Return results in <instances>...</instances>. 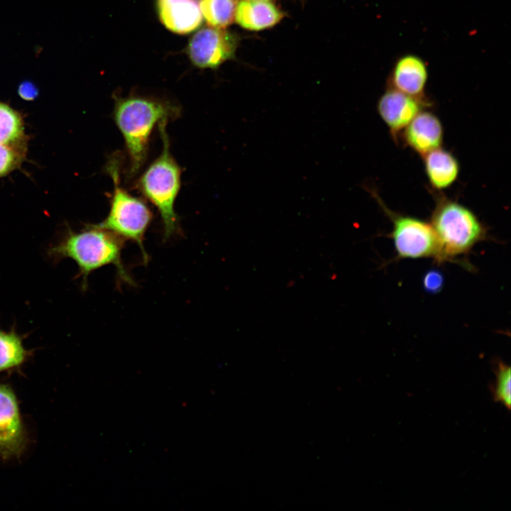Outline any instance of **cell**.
<instances>
[{
	"instance_id": "3957f363",
	"label": "cell",
	"mask_w": 511,
	"mask_h": 511,
	"mask_svg": "<svg viewBox=\"0 0 511 511\" xmlns=\"http://www.w3.org/2000/svg\"><path fill=\"white\" fill-rule=\"evenodd\" d=\"M167 122L163 121L158 125L163 142L162 152L143 172L137 182L138 188L160 213L164 240L180 232L178 216L174 205L181 186V168L170 151Z\"/></svg>"
},
{
	"instance_id": "8fae6325",
	"label": "cell",
	"mask_w": 511,
	"mask_h": 511,
	"mask_svg": "<svg viewBox=\"0 0 511 511\" xmlns=\"http://www.w3.org/2000/svg\"><path fill=\"white\" fill-rule=\"evenodd\" d=\"M428 70L419 57L408 54L395 62L390 79V87L417 99L424 100Z\"/></svg>"
},
{
	"instance_id": "2e32d148",
	"label": "cell",
	"mask_w": 511,
	"mask_h": 511,
	"mask_svg": "<svg viewBox=\"0 0 511 511\" xmlns=\"http://www.w3.org/2000/svg\"><path fill=\"white\" fill-rule=\"evenodd\" d=\"M236 0H199L200 10L207 24L224 28L230 25L235 16Z\"/></svg>"
},
{
	"instance_id": "7c38bea8",
	"label": "cell",
	"mask_w": 511,
	"mask_h": 511,
	"mask_svg": "<svg viewBox=\"0 0 511 511\" xmlns=\"http://www.w3.org/2000/svg\"><path fill=\"white\" fill-rule=\"evenodd\" d=\"M158 9L161 22L176 33L192 32L202 21L199 0H158Z\"/></svg>"
},
{
	"instance_id": "44dd1931",
	"label": "cell",
	"mask_w": 511,
	"mask_h": 511,
	"mask_svg": "<svg viewBox=\"0 0 511 511\" xmlns=\"http://www.w3.org/2000/svg\"><path fill=\"white\" fill-rule=\"evenodd\" d=\"M18 94L25 100H33L38 94L36 87L30 82H22L18 89Z\"/></svg>"
},
{
	"instance_id": "7a4b0ae2",
	"label": "cell",
	"mask_w": 511,
	"mask_h": 511,
	"mask_svg": "<svg viewBox=\"0 0 511 511\" xmlns=\"http://www.w3.org/2000/svg\"><path fill=\"white\" fill-rule=\"evenodd\" d=\"M179 114L180 109L169 102L141 97L116 99L114 119L124 140L131 176L137 174L145 162L154 127Z\"/></svg>"
},
{
	"instance_id": "9c48e42d",
	"label": "cell",
	"mask_w": 511,
	"mask_h": 511,
	"mask_svg": "<svg viewBox=\"0 0 511 511\" xmlns=\"http://www.w3.org/2000/svg\"><path fill=\"white\" fill-rule=\"evenodd\" d=\"M425 102L388 87L378 101L377 111L395 136L422 110Z\"/></svg>"
},
{
	"instance_id": "9a60e30c",
	"label": "cell",
	"mask_w": 511,
	"mask_h": 511,
	"mask_svg": "<svg viewBox=\"0 0 511 511\" xmlns=\"http://www.w3.org/2000/svg\"><path fill=\"white\" fill-rule=\"evenodd\" d=\"M26 337L13 328L0 329V372L19 369L31 357L32 351L23 345Z\"/></svg>"
},
{
	"instance_id": "d6986e66",
	"label": "cell",
	"mask_w": 511,
	"mask_h": 511,
	"mask_svg": "<svg viewBox=\"0 0 511 511\" xmlns=\"http://www.w3.org/2000/svg\"><path fill=\"white\" fill-rule=\"evenodd\" d=\"M19 161V155L13 147L0 143V176L16 168Z\"/></svg>"
},
{
	"instance_id": "6da1fadb",
	"label": "cell",
	"mask_w": 511,
	"mask_h": 511,
	"mask_svg": "<svg viewBox=\"0 0 511 511\" xmlns=\"http://www.w3.org/2000/svg\"><path fill=\"white\" fill-rule=\"evenodd\" d=\"M124 240L114 233L90 225L81 231L67 229L61 238L48 249V256L55 262L65 258L74 260L82 278V286L87 288L88 276L94 270L107 265H114L120 281L134 285L126 271L121 253Z\"/></svg>"
},
{
	"instance_id": "8992f818",
	"label": "cell",
	"mask_w": 511,
	"mask_h": 511,
	"mask_svg": "<svg viewBox=\"0 0 511 511\" xmlns=\"http://www.w3.org/2000/svg\"><path fill=\"white\" fill-rule=\"evenodd\" d=\"M379 204L392 223L390 237L398 258H432L440 263L439 243L430 223L395 213L383 203Z\"/></svg>"
},
{
	"instance_id": "ffe728a7",
	"label": "cell",
	"mask_w": 511,
	"mask_h": 511,
	"mask_svg": "<svg viewBox=\"0 0 511 511\" xmlns=\"http://www.w3.org/2000/svg\"><path fill=\"white\" fill-rule=\"evenodd\" d=\"M444 285V274L438 269H430L422 277L423 288L426 292L430 295H435L441 292Z\"/></svg>"
},
{
	"instance_id": "7402d4cb",
	"label": "cell",
	"mask_w": 511,
	"mask_h": 511,
	"mask_svg": "<svg viewBox=\"0 0 511 511\" xmlns=\"http://www.w3.org/2000/svg\"><path fill=\"white\" fill-rule=\"evenodd\" d=\"M261 1H270V0H261Z\"/></svg>"
},
{
	"instance_id": "ba28073f",
	"label": "cell",
	"mask_w": 511,
	"mask_h": 511,
	"mask_svg": "<svg viewBox=\"0 0 511 511\" xmlns=\"http://www.w3.org/2000/svg\"><path fill=\"white\" fill-rule=\"evenodd\" d=\"M26 444L16 396L9 385L0 383V456L4 459L18 457Z\"/></svg>"
},
{
	"instance_id": "e0dca14e",
	"label": "cell",
	"mask_w": 511,
	"mask_h": 511,
	"mask_svg": "<svg viewBox=\"0 0 511 511\" xmlns=\"http://www.w3.org/2000/svg\"><path fill=\"white\" fill-rule=\"evenodd\" d=\"M21 116L6 104L0 102V143L12 147L23 137Z\"/></svg>"
},
{
	"instance_id": "ac0fdd59",
	"label": "cell",
	"mask_w": 511,
	"mask_h": 511,
	"mask_svg": "<svg viewBox=\"0 0 511 511\" xmlns=\"http://www.w3.org/2000/svg\"><path fill=\"white\" fill-rule=\"evenodd\" d=\"M495 382L490 387L495 402L502 404L508 410L511 407V368L509 365L498 361L494 368Z\"/></svg>"
},
{
	"instance_id": "277c9868",
	"label": "cell",
	"mask_w": 511,
	"mask_h": 511,
	"mask_svg": "<svg viewBox=\"0 0 511 511\" xmlns=\"http://www.w3.org/2000/svg\"><path fill=\"white\" fill-rule=\"evenodd\" d=\"M430 224L436 236L440 263L468 254L487 238V229L468 207L449 199H439Z\"/></svg>"
},
{
	"instance_id": "5b68a950",
	"label": "cell",
	"mask_w": 511,
	"mask_h": 511,
	"mask_svg": "<svg viewBox=\"0 0 511 511\" xmlns=\"http://www.w3.org/2000/svg\"><path fill=\"white\" fill-rule=\"evenodd\" d=\"M107 170L114 182V191L107 216L97 226L108 230L123 240H131L138 245L144 262L148 257L143 241L151 223L153 214L144 201L137 198L120 184L118 158L114 157L107 165Z\"/></svg>"
},
{
	"instance_id": "52a82bcc",
	"label": "cell",
	"mask_w": 511,
	"mask_h": 511,
	"mask_svg": "<svg viewBox=\"0 0 511 511\" xmlns=\"http://www.w3.org/2000/svg\"><path fill=\"white\" fill-rule=\"evenodd\" d=\"M238 45L235 35L214 27L199 30L190 39L188 55L201 68H214L233 57Z\"/></svg>"
},
{
	"instance_id": "4fadbf2b",
	"label": "cell",
	"mask_w": 511,
	"mask_h": 511,
	"mask_svg": "<svg viewBox=\"0 0 511 511\" xmlns=\"http://www.w3.org/2000/svg\"><path fill=\"white\" fill-rule=\"evenodd\" d=\"M284 14L270 1L240 0L237 1L234 18L243 28L260 31L279 23Z\"/></svg>"
},
{
	"instance_id": "30bf717a",
	"label": "cell",
	"mask_w": 511,
	"mask_h": 511,
	"mask_svg": "<svg viewBox=\"0 0 511 511\" xmlns=\"http://www.w3.org/2000/svg\"><path fill=\"white\" fill-rule=\"evenodd\" d=\"M403 138L414 151L424 155L441 146L442 123L434 113L422 110L405 128Z\"/></svg>"
},
{
	"instance_id": "5bb4252c",
	"label": "cell",
	"mask_w": 511,
	"mask_h": 511,
	"mask_svg": "<svg viewBox=\"0 0 511 511\" xmlns=\"http://www.w3.org/2000/svg\"><path fill=\"white\" fill-rule=\"evenodd\" d=\"M424 170L432 187L444 189L456 180L460 166L456 158L449 151L439 148L423 155Z\"/></svg>"
}]
</instances>
